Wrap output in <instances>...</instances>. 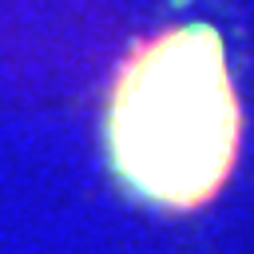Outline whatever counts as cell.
I'll use <instances>...</instances> for the list:
<instances>
[{
    "instance_id": "obj_1",
    "label": "cell",
    "mask_w": 254,
    "mask_h": 254,
    "mask_svg": "<svg viewBox=\"0 0 254 254\" xmlns=\"http://www.w3.org/2000/svg\"><path fill=\"white\" fill-rule=\"evenodd\" d=\"M103 135L115 175L139 198L167 210L206 206L242 143L222 36L210 24H175L135 44L115 71Z\"/></svg>"
}]
</instances>
